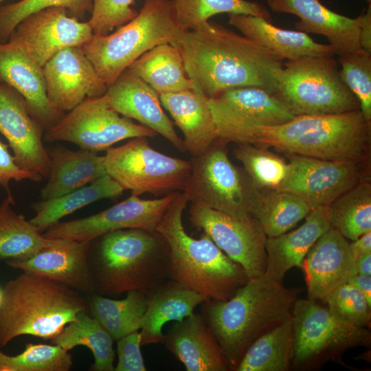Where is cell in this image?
<instances>
[{
	"label": "cell",
	"mask_w": 371,
	"mask_h": 371,
	"mask_svg": "<svg viewBox=\"0 0 371 371\" xmlns=\"http://www.w3.org/2000/svg\"><path fill=\"white\" fill-rule=\"evenodd\" d=\"M188 78L208 98L229 89L255 87L274 94L283 59L221 24L207 21L185 33L178 46Z\"/></svg>",
	"instance_id": "cell-1"
},
{
	"label": "cell",
	"mask_w": 371,
	"mask_h": 371,
	"mask_svg": "<svg viewBox=\"0 0 371 371\" xmlns=\"http://www.w3.org/2000/svg\"><path fill=\"white\" fill-rule=\"evenodd\" d=\"M300 292L264 273L248 280L227 300H207L201 304V315L230 370H235L254 341L291 317Z\"/></svg>",
	"instance_id": "cell-2"
},
{
	"label": "cell",
	"mask_w": 371,
	"mask_h": 371,
	"mask_svg": "<svg viewBox=\"0 0 371 371\" xmlns=\"http://www.w3.org/2000/svg\"><path fill=\"white\" fill-rule=\"evenodd\" d=\"M371 121L361 110L332 115H296L276 126H256L235 144L274 147L285 154L326 160H364Z\"/></svg>",
	"instance_id": "cell-3"
},
{
	"label": "cell",
	"mask_w": 371,
	"mask_h": 371,
	"mask_svg": "<svg viewBox=\"0 0 371 371\" xmlns=\"http://www.w3.org/2000/svg\"><path fill=\"white\" fill-rule=\"evenodd\" d=\"M188 201L183 192H177L156 229L169 247V278L207 300H227L248 278L207 234L199 239L187 234L182 215Z\"/></svg>",
	"instance_id": "cell-4"
},
{
	"label": "cell",
	"mask_w": 371,
	"mask_h": 371,
	"mask_svg": "<svg viewBox=\"0 0 371 371\" xmlns=\"http://www.w3.org/2000/svg\"><path fill=\"white\" fill-rule=\"evenodd\" d=\"M88 262L95 293H148L169 280L170 249L157 231L129 228L104 234Z\"/></svg>",
	"instance_id": "cell-5"
},
{
	"label": "cell",
	"mask_w": 371,
	"mask_h": 371,
	"mask_svg": "<svg viewBox=\"0 0 371 371\" xmlns=\"http://www.w3.org/2000/svg\"><path fill=\"white\" fill-rule=\"evenodd\" d=\"M0 348L21 335L52 340L82 312H89L81 293L54 280L23 272L3 288Z\"/></svg>",
	"instance_id": "cell-6"
},
{
	"label": "cell",
	"mask_w": 371,
	"mask_h": 371,
	"mask_svg": "<svg viewBox=\"0 0 371 371\" xmlns=\"http://www.w3.org/2000/svg\"><path fill=\"white\" fill-rule=\"evenodd\" d=\"M186 32L172 0H145L133 19L112 34H93L82 49L108 87L143 54L162 43L178 46Z\"/></svg>",
	"instance_id": "cell-7"
},
{
	"label": "cell",
	"mask_w": 371,
	"mask_h": 371,
	"mask_svg": "<svg viewBox=\"0 0 371 371\" xmlns=\"http://www.w3.org/2000/svg\"><path fill=\"white\" fill-rule=\"evenodd\" d=\"M274 95L295 116L360 110L333 56H306L284 63Z\"/></svg>",
	"instance_id": "cell-8"
},
{
	"label": "cell",
	"mask_w": 371,
	"mask_h": 371,
	"mask_svg": "<svg viewBox=\"0 0 371 371\" xmlns=\"http://www.w3.org/2000/svg\"><path fill=\"white\" fill-rule=\"evenodd\" d=\"M226 145L217 139L203 154L192 157L191 174L183 192L191 203L240 219L252 218L260 189L232 162Z\"/></svg>",
	"instance_id": "cell-9"
},
{
	"label": "cell",
	"mask_w": 371,
	"mask_h": 371,
	"mask_svg": "<svg viewBox=\"0 0 371 371\" xmlns=\"http://www.w3.org/2000/svg\"><path fill=\"white\" fill-rule=\"evenodd\" d=\"M104 167L106 173L124 190H129L136 196L183 191L192 170L190 161L153 149L146 137L107 148Z\"/></svg>",
	"instance_id": "cell-10"
},
{
	"label": "cell",
	"mask_w": 371,
	"mask_h": 371,
	"mask_svg": "<svg viewBox=\"0 0 371 371\" xmlns=\"http://www.w3.org/2000/svg\"><path fill=\"white\" fill-rule=\"evenodd\" d=\"M294 333L292 364L315 368L339 357L348 349L370 344L368 329L334 317L327 307L311 299H297L291 314Z\"/></svg>",
	"instance_id": "cell-11"
},
{
	"label": "cell",
	"mask_w": 371,
	"mask_h": 371,
	"mask_svg": "<svg viewBox=\"0 0 371 371\" xmlns=\"http://www.w3.org/2000/svg\"><path fill=\"white\" fill-rule=\"evenodd\" d=\"M45 131L43 139L47 142H68L95 153L124 139L157 135L148 127L120 117L110 107L105 94L85 99Z\"/></svg>",
	"instance_id": "cell-12"
},
{
	"label": "cell",
	"mask_w": 371,
	"mask_h": 371,
	"mask_svg": "<svg viewBox=\"0 0 371 371\" xmlns=\"http://www.w3.org/2000/svg\"><path fill=\"white\" fill-rule=\"evenodd\" d=\"M188 213L192 225L239 264L248 280L265 273L267 236L255 218H237L199 203H192Z\"/></svg>",
	"instance_id": "cell-13"
},
{
	"label": "cell",
	"mask_w": 371,
	"mask_h": 371,
	"mask_svg": "<svg viewBox=\"0 0 371 371\" xmlns=\"http://www.w3.org/2000/svg\"><path fill=\"white\" fill-rule=\"evenodd\" d=\"M289 170L276 190L294 194L312 209L328 206L344 192L368 178L364 160H326L286 154Z\"/></svg>",
	"instance_id": "cell-14"
},
{
	"label": "cell",
	"mask_w": 371,
	"mask_h": 371,
	"mask_svg": "<svg viewBox=\"0 0 371 371\" xmlns=\"http://www.w3.org/2000/svg\"><path fill=\"white\" fill-rule=\"evenodd\" d=\"M209 105L217 139L225 144L251 127L279 125L295 117L274 94L255 87L221 91L209 98Z\"/></svg>",
	"instance_id": "cell-15"
},
{
	"label": "cell",
	"mask_w": 371,
	"mask_h": 371,
	"mask_svg": "<svg viewBox=\"0 0 371 371\" xmlns=\"http://www.w3.org/2000/svg\"><path fill=\"white\" fill-rule=\"evenodd\" d=\"M176 192L150 200L131 194L123 201L95 214L58 222L47 229L43 236L50 239L90 242L104 234L122 229L137 228L156 232Z\"/></svg>",
	"instance_id": "cell-16"
},
{
	"label": "cell",
	"mask_w": 371,
	"mask_h": 371,
	"mask_svg": "<svg viewBox=\"0 0 371 371\" xmlns=\"http://www.w3.org/2000/svg\"><path fill=\"white\" fill-rule=\"evenodd\" d=\"M62 7H50L23 19L9 38L18 42L41 66L67 47H82L93 36L88 22L69 16Z\"/></svg>",
	"instance_id": "cell-17"
},
{
	"label": "cell",
	"mask_w": 371,
	"mask_h": 371,
	"mask_svg": "<svg viewBox=\"0 0 371 371\" xmlns=\"http://www.w3.org/2000/svg\"><path fill=\"white\" fill-rule=\"evenodd\" d=\"M43 131L30 114L24 98L0 82V133L8 140L19 167L47 179L50 160L43 142Z\"/></svg>",
	"instance_id": "cell-18"
},
{
	"label": "cell",
	"mask_w": 371,
	"mask_h": 371,
	"mask_svg": "<svg viewBox=\"0 0 371 371\" xmlns=\"http://www.w3.org/2000/svg\"><path fill=\"white\" fill-rule=\"evenodd\" d=\"M43 69L48 100L65 113L88 98L104 95L108 88L80 46L60 50Z\"/></svg>",
	"instance_id": "cell-19"
},
{
	"label": "cell",
	"mask_w": 371,
	"mask_h": 371,
	"mask_svg": "<svg viewBox=\"0 0 371 371\" xmlns=\"http://www.w3.org/2000/svg\"><path fill=\"white\" fill-rule=\"evenodd\" d=\"M0 82L24 98L30 114L44 130L55 124L65 113L48 100L43 67L18 42L10 38L0 43Z\"/></svg>",
	"instance_id": "cell-20"
},
{
	"label": "cell",
	"mask_w": 371,
	"mask_h": 371,
	"mask_svg": "<svg viewBox=\"0 0 371 371\" xmlns=\"http://www.w3.org/2000/svg\"><path fill=\"white\" fill-rule=\"evenodd\" d=\"M105 95L110 107L118 114L136 120L186 152L183 139L162 109L159 95L128 68L108 87Z\"/></svg>",
	"instance_id": "cell-21"
},
{
	"label": "cell",
	"mask_w": 371,
	"mask_h": 371,
	"mask_svg": "<svg viewBox=\"0 0 371 371\" xmlns=\"http://www.w3.org/2000/svg\"><path fill=\"white\" fill-rule=\"evenodd\" d=\"M301 268L305 274L308 298L317 301H322L357 273L349 242L332 227L314 243Z\"/></svg>",
	"instance_id": "cell-22"
},
{
	"label": "cell",
	"mask_w": 371,
	"mask_h": 371,
	"mask_svg": "<svg viewBox=\"0 0 371 371\" xmlns=\"http://www.w3.org/2000/svg\"><path fill=\"white\" fill-rule=\"evenodd\" d=\"M90 243L59 238L27 259L7 264L91 295L96 293L88 262Z\"/></svg>",
	"instance_id": "cell-23"
},
{
	"label": "cell",
	"mask_w": 371,
	"mask_h": 371,
	"mask_svg": "<svg viewBox=\"0 0 371 371\" xmlns=\"http://www.w3.org/2000/svg\"><path fill=\"white\" fill-rule=\"evenodd\" d=\"M271 10L291 14L300 21L296 30L325 36L335 54L342 56L363 49L359 44L361 14L350 18L335 12L319 0H267Z\"/></svg>",
	"instance_id": "cell-24"
},
{
	"label": "cell",
	"mask_w": 371,
	"mask_h": 371,
	"mask_svg": "<svg viewBox=\"0 0 371 371\" xmlns=\"http://www.w3.org/2000/svg\"><path fill=\"white\" fill-rule=\"evenodd\" d=\"M163 343L187 371L230 370L216 339L201 315L193 313L175 322L164 335Z\"/></svg>",
	"instance_id": "cell-25"
},
{
	"label": "cell",
	"mask_w": 371,
	"mask_h": 371,
	"mask_svg": "<svg viewBox=\"0 0 371 371\" xmlns=\"http://www.w3.org/2000/svg\"><path fill=\"white\" fill-rule=\"evenodd\" d=\"M159 99L181 130L185 150L192 157L203 154L217 140L209 98L205 94L186 90L161 94Z\"/></svg>",
	"instance_id": "cell-26"
},
{
	"label": "cell",
	"mask_w": 371,
	"mask_h": 371,
	"mask_svg": "<svg viewBox=\"0 0 371 371\" xmlns=\"http://www.w3.org/2000/svg\"><path fill=\"white\" fill-rule=\"evenodd\" d=\"M304 223L297 229L266 241L267 267L265 274L282 282L286 273L302 261L317 240L330 227L328 206L311 210Z\"/></svg>",
	"instance_id": "cell-27"
},
{
	"label": "cell",
	"mask_w": 371,
	"mask_h": 371,
	"mask_svg": "<svg viewBox=\"0 0 371 371\" xmlns=\"http://www.w3.org/2000/svg\"><path fill=\"white\" fill-rule=\"evenodd\" d=\"M229 23L244 36L272 51L283 60L335 55L330 44L316 43L303 32L277 27L260 16L229 14Z\"/></svg>",
	"instance_id": "cell-28"
},
{
	"label": "cell",
	"mask_w": 371,
	"mask_h": 371,
	"mask_svg": "<svg viewBox=\"0 0 371 371\" xmlns=\"http://www.w3.org/2000/svg\"><path fill=\"white\" fill-rule=\"evenodd\" d=\"M206 300L170 279L146 293V308L139 332L142 346L163 343L162 328L167 322L181 321Z\"/></svg>",
	"instance_id": "cell-29"
},
{
	"label": "cell",
	"mask_w": 371,
	"mask_h": 371,
	"mask_svg": "<svg viewBox=\"0 0 371 371\" xmlns=\"http://www.w3.org/2000/svg\"><path fill=\"white\" fill-rule=\"evenodd\" d=\"M50 165L47 182L41 189L42 199L55 198L82 188L106 175L104 156L57 145L47 148Z\"/></svg>",
	"instance_id": "cell-30"
},
{
	"label": "cell",
	"mask_w": 371,
	"mask_h": 371,
	"mask_svg": "<svg viewBox=\"0 0 371 371\" xmlns=\"http://www.w3.org/2000/svg\"><path fill=\"white\" fill-rule=\"evenodd\" d=\"M128 69L159 95L197 90L187 76L179 48L170 43L155 46L131 63Z\"/></svg>",
	"instance_id": "cell-31"
},
{
	"label": "cell",
	"mask_w": 371,
	"mask_h": 371,
	"mask_svg": "<svg viewBox=\"0 0 371 371\" xmlns=\"http://www.w3.org/2000/svg\"><path fill=\"white\" fill-rule=\"evenodd\" d=\"M124 189L107 174L63 195L32 204L36 212L29 221L39 232L47 230L64 216L102 199L120 196Z\"/></svg>",
	"instance_id": "cell-32"
},
{
	"label": "cell",
	"mask_w": 371,
	"mask_h": 371,
	"mask_svg": "<svg viewBox=\"0 0 371 371\" xmlns=\"http://www.w3.org/2000/svg\"><path fill=\"white\" fill-rule=\"evenodd\" d=\"M294 354V333L290 317L254 341L245 351L236 371H286Z\"/></svg>",
	"instance_id": "cell-33"
},
{
	"label": "cell",
	"mask_w": 371,
	"mask_h": 371,
	"mask_svg": "<svg viewBox=\"0 0 371 371\" xmlns=\"http://www.w3.org/2000/svg\"><path fill=\"white\" fill-rule=\"evenodd\" d=\"M13 196H8L0 205V261L7 263L27 259L41 249L55 245L59 238H47L10 205Z\"/></svg>",
	"instance_id": "cell-34"
},
{
	"label": "cell",
	"mask_w": 371,
	"mask_h": 371,
	"mask_svg": "<svg viewBox=\"0 0 371 371\" xmlns=\"http://www.w3.org/2000/svg\"><path fill=\"white\" fill-rule=\"evenodd\" d=\"M113 341L107 330L88 311L79 313L51 340L52 344L67 351L78 346L87 347L94 357L90 367L94 371H114Z\"/></svg>",
	"instance_id": "cell-35"
},
{
	"label": "cell",
	"mask_w": 371,
	"mask_h": 371,
	"mask_svg": "<svg viewBox=\"0 0 371 371\" xmlns=\"http://www.w3.org/2000/svg\"><path fill=\"white\" fill-rule=\"evenodd\" d=\"M88 304L90 315L116 341L140 330L146 308V293L132 291L122 300L94 293L90 295Z\"/></svg>",
	"instance_id": "cell-36"
},
{
	"label": "cell",
	"mask_w": 371,
	"mask_h": 371,
	"mask_svg": "<svg viewBox=\"0 0 371 371\" xmlns=\"http://www.w3.org/2000/svg\"><path fill=\"white\" fill-rule=\"evenodd\" d=\"M311 210L294 194L276 189H260L254 217L267 237H274L293 228Z\"/></svg>",
	"instance_id": "cell-37"
},
{
	"label": "cell",
	"mask_w": 371,
	"mask_h": 371,
	"mask_svg": "<svg viewBox=\"0 0 371 371\" xmlns=\"http://www.w3.org/2000/svg\"><path fill=\"white\" fill-rule=\"evenodd\" d=\"M332 228L346 239L354 240L371 232V184L368 178L360 181L328 206Z\"/></svg>",
	"instance_id": "cell-38"
},
{
	"label": "cell",
	"mask_w": 371,
	"mask_h": 371,
	"mask_svg": "<svg viewBox=\"0 0 371 371\" xmlns=\"http://www.w3.org/2000/svg\"><path fill=\"white\" fill-rule=\"evenodd\" d=\"M177 21L186 31L193 30L221 13L242 14L260 16L270 23L271 14L259 2L247 0H172Z\"/></svg>",
	"instance_id": "cell-39"
},
{
	"label": "cell",
	"mask_w": 371,
	"mask_h": 371,
	"mask_svg": "<svg viewBox=\"0 0 371 371\" xmlns=\"http://www.w3.org/2000/svg\"><path fill=\"white\" fill-rule=\"evenodd\" d=\"M234 155L259 189H278L288 175L289 162L263 146L238 144Z\"/></svg>",
	"instance_id": "cell-40"
},
{
	"label": "cell",
	"mask_w": 371,
	"mask_h": 371,
	"mask_svg": "<svg viewBox=\"0 0 371 371\" xmlns=\"http://www.w3.org/2000/svg\"><path fill=\"white\" fill-rule=\"evenodd\" d=\"M71 355L58 345L27 344L19 355L10 356L0 348V371H68Z\"/></svg>",
	"instance_id": "cell-41"
},
{
	"label": "cell",
	"mask_w": 371,
	"mask_h": 371,
	"mask_svg": "<svg viewBox=\"0 0 371 371\" xmlns=\"http://www.w3.org/2000/svg\"><path fill=\"white\" fill-rule=\"evenodd\" d=\"M50 7L65 8L72 16L82 19L91 13L93 0H19L0 7V43L8 41L17 25L30 14Z\"/></svg>",
	"instance_id": "cell-42"
},
{
	"label": "cell",
	"mask_w": 371,
	"mask_h": 371,
	"mask_svg": "<svg viewBox=\"0 0 371 371\" xmlns=\"http://www.w3.org/2000/svg\"><path fill=\"white\" fill-rule=\"evenodd\" d=\"M341 77L357 98L363 116L371 121V54L361 49L339 56Z\"/></svg>",
	"instance_id": "cell-43"
},
{
	"label": "cell",
	"mask_w": 371,
	"mask_h": 371,
	"mask_svg": "<svg viewBox=\"0 0 371 371\" xmlns=\"http://www.w3.org/2000/svg\"><path fill=\"white\" fill-rule=\"evenodd\" d=\"M337 319L363 328H370L371 306L357 287L345 283L329 293L323 300Z\"/></svg>",
	"instance_id": "cell-44"
},
{
	"label": "cell",
	"mask_w": 371,
	"mask_h": 371,
	"mask_svg": "<svg viewBox=\"0 0 371 371\" xmlns=\"http://www.w3.org/2000/svg\"><path fill=\"white\" fill-rule=\"evenodd\" d=\"M135 0H93L91 16L87 21L93 34L106 35L133 19L138 12L132 8Z\"/></svg>",
	"instance_id": "cell-45"
},
{
	"label": "cell",
	"mask_w": 371,
	"mask_h": 371,
	"mask_svg": "<svg viewBox=\"0 0 371 371\" xmlns=\"http://www.w3.org/2000/svg\"><path fill=\"white\" fill-rule=\"evenodd\" d=\"M117 341L118 361L114 371H146L140 350L141 336L137 331L126 335Z\"/></svg>",
	"instance_id": "cell-46"
},
{
	"label": "cell",
	"mask_w": 371,
	"mask_h": 371,
	"mask_svg": "<svg viewBox=\"0 0 371 371\" xmlns=\"http://www.w3.org/2000/svg\"><path fill=\"white\" fill-rule=\"evenodd\" d=\"M9 145L0 140V185L6 190L8 196H12L9 183L11 180L20 181L28 179L39 182L43 177L35 172L19 167L14 157L9 151Z\"/></svg>",
	"instance_id": "cell-47"
},
{
	"label": "cell",
	"mask_w": 371,
	"mask_h": 371,
	"mask_svg": "<svg viewBox=\"0 0 371 371\" xmlns=\"http://www.w3.org/2000/svg\"><path fill=\"white\" fill-rule=\"evenodd\" d=\"M359 44L364 51L371 54V3L366 12L361 13Z\"/></svg>",
	"instance_id": "cell-48"
},
{
	"label": "cell",
	"mask_w": 371,
	"mask_h": 371,
	"mask_svg": "<svg viewBox=\"0 0 371 371\" xmlns=\"http://www.w3.org/2000/svg\"><path fill=\"white\" fill-rule=\"evenodd\" d=\"M350 251L356 259L359 256L371 252V232H368L349 243Z\"/></svg>",
	"instance_id": "cell-49"
},
{
	"label": "cell",
	"mask_w": 371,
	"mask_h": 371,
	"mask_svg": "<svg viewBox=\"0 0 371 371\" xmlns=\"http://www.w3.org/2000/svg\"><path fill=\"white\" fill-rule=\"evenodd\" d=\"M359 289L365 295L368 304L371 306V276L355 273L348 280Z\"/></svg>",
	"instance_id": "cell-50"
},
{
	"label": "cell",
	"mask_w": 371,
	"mask_h": 371,
	"mask_svg": "<svg viewBox=\"0 0 371 371\" xmlns=\"http://www.w3.org/2000/svg\"><path fill=\"white\" fill-rule=\"evenodd\" d=\"M357 273L371 276V252L359 256L355 259Z\"/></svg>",
	"instance_id": "cell-51"
},
{
	"label": "cell",
	"mask_w": 371,
	"mask_h": 371,
	"mask_svg": "<svg viewBox=\"0 0 371 371\" xmlns=\"http://www.w3.org/2000/svg\"><path fill=\"white\" fill-rule=\"evenodd\" d=\"M3 298V289L0 287V306L1 305Z\"/></svg>",
	"instance_id": "cell-52"
},
{
	"label": "cell",
	"mask_w": 371,
	"mask_h": 371,
	"mask_svg": "<svg viewBox=\"0 0 371 371\" xmlns=\"http://www.w3.org/2000/svg\"><path fill=\"white\" fill-rule=\"evenodd\" d=\"M368 4L371 3V0H366Z\"/></svg>",
	"instance_id": "cell-53"
},
{
	"label": "cell",
	"mask_w": 371,
	"mask_h": 371,
	"mask_svg": "<svg viewBox=\"0 0 371 371\" xmlns=\"http://www.w3.org/2000/svg\"><path fill=\"white\" fill-rule=\"evenodd\" d=\"M5 0H0V3Z\"/></svg>",
	"instance_id": "cell-54"
}]
</instances>
